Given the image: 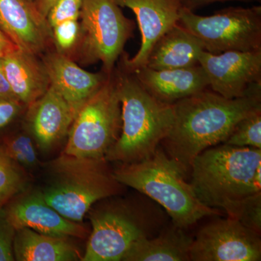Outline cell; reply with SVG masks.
<instances>
[{"mask_svg":"<svg viewBox=\"0 0 261 261\" xmlns=\"http://www.w3.org/2000/svg\"><path fill=\"white\" fill-rule=\"evenodd\" d=\"M20 50L18 46L0 29V59Z\"/></svg>","mask_w":261,"mask_h":261,"instance_id":"cell-31","label":"cell"},{"mask_svg":"<svg viewBox=\"0 0 261 261\" xmlns=\"http://www.w3.org/2000/svg\"><path fill=\"white\" fill-rule=\"evenodd\" d=\"M29 1L32 2V3H34L35 0H29Z\"/></svg>","mask_w":261,"mask_h":261,"instance_id":"cell-34","label":"cell"},{"mask_svg":"<svg viewBox=\"0 0 261 261\" xmlns=\"http://www.w3.org/2000/svg\"><path fill=\"white\" fill-rule=\"evenodd\" d=\"M0 99L18 101L5 75L3 66V59H0Z\"/></svg>","mask_w":261,"mask_h":261,"instance_id":"cell-32","label":"cell"},{"mask_svg":"<svg viewBox=\"0 0 261 261\" xmlns=\"http://www.w3.org/2000/svg\"><path fill=\"white\" fill-rule=\"evenodd\" d=\"M55 1L56 0H35L34 3L38 11L46 18L48 11L50 9L51 5H53Z\"/></svg>","mask_w":261,"mask_h":261,"instance_id":"cell-33","label":"cell"},{"mask_svg":"<svg viewBox=\"0 0 261 261\" xmlns=\"http://www.w3.org/2000/svg\"><path fill=\"white\" fill-rule=\"evenodd\" d=\"M191 185L199 200L229 214L261 192V149L218 145L194 160Z\"/></svg>","mask_w":261,"mask_h":261,"instance_id":"cell-2","label":"cell"},{"mask_svg":"<svg viewBox=\"0 0 261 261\" xmlns=\"http://www.w3.org/2000/svg\"><path fill=\"white\" fill-rule=\"evenodd\" d=\"M182 7L187 9L195 11V10L207 5L216 3H226V2H241V3H260L261 0H179Z\"/></svg>","mask_w":261,"mask_h":261,"instance_id":"cell-30","label":"cell"},{"mask_svg":"<svg viewBox=\"0 0 261 261\" xmlns=\"http://www.w3.org/2000/svg\"><path fill=\"white\" fill-rule=\"evenodd\" d=\"M193 238L172 223L152 238L141 239L125 254L123 261H188Z\"/></svg>","mask_w":261,"mask_h":261,"instance_id":"cell-20","label":"cell"},{"mask_svg":"<svg viewBox=\"0 0 261 261\" xmlns=\"http://www.w3.org/2000/svg\"><path fill=\"white\" fill-rule=\"evenodd\" d=\"M29 108L31 129L43 150L51 148L68 134L78 113L51 85Z\"/></svg>","mask_w":261,"mask_h":261,"instance_id":"cell-16","label":"cell"},{"mask_svg":"<svg viewBox=\"0 0 261 261\" xmlns=\"http://www.w3.org/2000/svg\"><path fill=\"white\" fill-rule=\"evenodd\" d=\"M0 148L19 166L31 168L37 165V151L29 136L20 134L7 139Z\"/></svg>","mask_w":261,"mask_h":261,"instance_id":"cell-24","label":"cell"},{"mask_svg":"<svg viewBox=\"0 0 261 261\" xmlns=\"http://www.w3.org/2000/svg\"><path fill=\"white\" fill-rule=\"evenodd\" d=\"M15 230L27 228L57 238H84L87 230L78 222L70 221L44 200L41 192L24 196L11 202L5 210Z\"/></svg>","mask_w":261,"mask_h":261,"instance_id":"cell-14","label":"cell"},{"mask_svg":"<svg viewBox=\"0 0 261 261\" xmlns=\"http://www.w3.org/2000/svg\"><path fill=\"white\" fill-rule=\"evenodd\" d=\"M15 260L73 261L80 258V252L67 238L37 232L30 228H19L13 240Z\"/></svg>","mask_w":261,"mask_h":261,"instance_id":"cell-21","label":"cell"},{"mask_svg":"<svg viewBox=\"0 0 261 261\" xmlns=\"http://www.w3.org/2000/svg\"><path fill=\"white\" fill-rule=\"evenodd\" d=\"M82 3L83 0H56L46 16L50 29L66 20H80Z\"/></svg>","mask_w":261,"mask_h":261,"instance_id":"cell-27","label":"cell"},{"mask_svg":"<svg viewBox=\"0 0 261 261\" xmlns=\"http://www.w3.org/2000/svg\"><path fill=\"white\" fill-rule=\"evenodd\" d=\"M21 103L13 99H0V128H4L18 114Z\"/></svg>","mask_w":261,"mask_h":261,"instance_id":"cell-29","label":"cell"},{"mask_svg":"<svg viewBox=\"0 0 261 261\" xmlns=\"http://www.w3.org/2000/svg\"><path fill=\"white\" fill-rule=\"evenodd\" d=\"M0 29L20 50L34 56L53 42L47 19L29 0H0Z\"/></svg>","mask_w":261,"mask_h":261,"instance_id":"cell-13","label":"cell"},{"mask_svg":"<svg viewBox=\"0 0 261 261\" xmlns=\"http://www.w3.org/2000/svg\"><path fill=\"white\" fill-rule=\"evenodd\" d=\"M132 73L153 97L167 104L209 88L208 79L200 65L168 70L143 67Z\"/></svg>","mask_w":261,"mask_h":261,"instance_id":"cell-17","label":"cell"},{"mask_svg":"<svg viewBox=\"0 0 261 261\" xmlns=\"http://www.w3.org/2000/svg\"><path fill=\"white\" fill-rule=\"evenodd\" d=\"M199 64L205 70L211 90L225 98L261 94V51L212 54L204 50Z\"/></svg>","mask_w":261,"mask_h":261,"instance_id":"cell-11","label":"cell"},{"mask_svg":"<svg viewBox=\"0 0 261 261\" xmlns=\"http://www.w3.org/2000/svg\"><path fill=\"white\" fill-rule=\"evenodd\" d=\"M50 178L41 192L66 219L81 222L97 201L118 195L123 185L102 159H79L63 153L49 165Z\"/></svg>","mask_w":261,"mask_h":261,"instance_id":"cell-5","label":"cell"},{"mask_svg":"<svg viewBox=\"0 0 261 261\" xmlns=\"http://www.w3.org/2000/svg\"><path fill=\"white\" fill-rule=\"evenodd\" d=\"M27 178L21 166L0 148V207L25 190Z\"/></svg>","mask_w":261,"mask_h":261,"instance_id":"cell-22","label":"cell"},{"mask_svg":"<svg viewBox=\"0 0 261 261\" xmlns=\"http://www.w3.org/2000/svg\"><path fill=\"white\" fill-rule=\"evenodd\" d=\"M121 108V132L106 154L107 161L128 164L154 153L172 126V104L153 97L136 75L116 70Z\"/></svg>","mask_w":261,"mask_h":261,"instance_id":"cell-3","label":"cell"},{"mask_svg":"<svg viewBox=\"0 0 261 261\" xmlns=\"http://www.w3.org/2000/svg\"><path fill=\"white\" fill-rule=\"evenodd\" d=\"M259 107L261 94L227 99L206 89L173 103L172 126L161 144L187 173L199 154L224 143L237 123Z\"/></svg>","mask_w":261,"mask_h":261,"instance_id":"cell-1","label":"cell"},{"mask_svg":"<svg viewBox=\"0 0 261 261\" xmlns=\"http://www.w3.org/2000/svg\"><path fill=\"white\" fill-rule=\"evenodd\" d=\"M113 173L122 185L135 189L163 207L172 223L184 229L203 218L221 215L199 200L186 181L187 173L160 146L147 159L123 164Z\"/></svg>","mask_w":261,"mask_h":261,"instance_id":"cell-4","label":"cell"},{"mask_svg":"<svg viewBox=\"0 0 261 261\" xmlns=\"http://www.w3.org/2000/svg\"><path fill=\"white\" fill-rule=\"evenodd\" d=\"M255 232H261V192L244 201L228 215Z\"/></svg>","mask_w":261,"mask_h":261,"instance_id":"cell-26","label":"cell"},{"mask_svg":"<svg viewBox=\"0 0 261 261\" xmlns=\"http://www.w3.org/2000/svg\"><path fill=\"white\" fill-rule=\"evenodd\" d=\"M178 23L202 41L205 51H261V7H229L210 16L182 7Z\"/></svg>","mask_w":261,"mask_h":261,"instance_id":"cell-9","label":"cell"},{"mask_svg":"<svg viewBox=\"0 0 261 261\" xmlns=\"http://www.w3.org/2000/svg\"><path fill=\"white\" fill-rule=\"evenodd\" d=\"M91 223L83 261H121L136 242L152 238L166 226L161 209L148 201L135 208L115 205L96 211Z\"/></svg>","mask_w":261,"mask_h":261,"instance_id":"cell-6","label":"cell"},{"mask_svg":"<svg viewBox=\"0 0 261 261\" xmlns=\"http://www.w3.org/2000/svg\"><path fill=\"white\" fill-rule=\"evenodd\" d=\"M15 231L7 218L5 210L0 207V261L15 260L13 240Z\"/></svg>","mask_w":261,"mask_h":261,"instance_id":"cell-28","label":"cell"},{"mask_svg":"<svg viewBox=\"0 0 261 261\" xmlns=\"http://www.w3.org/2000/svg\"><path fill=\"white\" fill-rule=\"evenodd\" d=\"M120 7L129 8L137 16L142 43L133 58L123 55L122 69L128 73L145 66L156 42L178 23L182 8L179 0H115Z\"/></svg>","mask_w":261,"mask_h":261,"instance_id":"cell-12","label":"cell"},{"mask_svg":"<svg viewBox=\"0 0 261 261\" xmlns=\"http://www.w3.org/2000/svg\"><path fill=\"white\" fill-rule=\"evenodd\" d=\"M224 144L261 149V107L253 110L240 120Z\"/></svg>","mask_w":261,"mask_h":261,"instance_id":"cell-23","label":"cell"},{"mask_svg":"<svg viewBox=\"0 0 261 261\" xmlns=\"http://www.w3.org/2000/svg\"><path fill=\"white\" fill-rule=\"evenodd\" d=\"M53 42L56 50L68 56L73 53L78 44L80 37L79 20H70L57 24L51 29Z\"/></svg>","mask_w":261,"mask_h":261,"instance_id":"cell-25","label":"cell"},{"mask_svg":"<svg viewBox=\"0 0 261 261\" xmlns=\"http://www.w3.org/2000/svg\"><path fill=\"white\" fill-rule=\"evenodd\" d=\"M42 61L50 85L77 111L100 88L109 75L103 70L94 73L82 69L71 58L57 50L46 54Z\"/></svg>","mask_w":261,"mask_h":261,"instance_id":"cell-15","label":"cell"},{"mask_svg":"<svg viewBox=\"0 0 261 261\" xmlns=\"http://www.w3.org/2000/svg\"><path fill=\"white\" fill-rule=\"evenodd\" d=\"M80 19V40L73 53L87 64L102 62L103 71L110 74L133 35L135 23L115 0H83Z\"/></svg>","mask_w":261,"mask_h":261,"instance_id":"cell-8","label":"cell"},{"mask_svg":"<svg viewBox=\"0 0 261 261\" xmlns=\"http://www.w3.org/2000/svg\"><path fill=\"white\" fill-rule=\"evenodd\" d=\"M5 75L15 97L31 106L50 87V81L42 61L37 56L21 50L3 59Z\"/></svg>","mask_w":261,"mask_h":261,"instance_id":"cell-19","label":"cell"},{"mask_svg":"<svg viewBox=\"0 0 261 261\" xmlns=\"http://www.w3.org/2000/svg\"><path fill=\"white\" fill-rule=\"evenodd\" d=\"M121 125L114 69L79 110L68 132L64 154L79 159H105L121 135Z\"/></svg>","mask_w":261,"mask_h":261,"instance_id":"cell-7","label":"cell"},{"mask_svg":"<svg viewBox=\"0 0 261 261\" xmlns=\"http://www.w3.org/2000/svg\"><path fill=\"white\" fill-rule=\"evenodd\" d=\"M205 45L179 23L160 38L149 53L145 67L154 70L190 68L199 64Z\"/></svg>","mask_w":261,"mask_h":261,"instance_id":"cell-18","label":"cell"},{"mask_svg":"<svg viewBox=\"0 0 261 261\" xmlns=\"http://www.w3.org/2000/svg\"><path fill=\"white\" fill-rule=\"evenodd\" d=\"M190 260L259 261L260 233L228 217L203 226L193 239Z\"/></svg>","mask_w":261,"mask_h":261,"instance_id":"cell-10","label":"cell"}]
</instances>
